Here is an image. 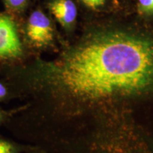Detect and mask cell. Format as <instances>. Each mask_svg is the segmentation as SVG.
I'll return each mask as SVG.
<instances>
[{
    "label": "cell",
    "mask_w": 153,
    "mask_h": 153,
    "mask_svg": "<svg viewBox=\"0 0 153 153\" xmlns=\"http://www.w3.org/2000/svg\"><path fill=\"white\" fill-rule=\"evenodd\" d=\"M87 8L92 9V10H97L101 7H104L106 0H79Z\"/></svg>",
    "instance_id": "cell-7"
},
{
    "label": "cell",
    "mask_w": 153,
    "mask_h": 153,
    "mask_svg": "<svg viewBox=\"0 0 153 153\" xmlns=\"http://www.w3.org/2000/svg\"><path fill=\"white\" fill-rule=\"evenodd\" d=\"M6 94H7L6 88L4 87V85H2L1 83H0V99H1L2 97H4Z\"/></svg>",
    "instance_id": "cell-9"
},
{
    "label": "cell",
    "mask_w": 153,
    "mask_h": 153,
    "mask_svg": "<svg viewBox=\"0 0 153 153\" xmlns=\"http://www.w3.org/2000/svg\"><path fill=\"white\" fill-rule=\"evenodd\" d=\"M22 54V44L15 22L8 15L0 14V58L14 59Z\"/></svg>",
    "instance_id": "cell-2"
},
{
    "label": "cell",
    "mask_w": 153,
    "mask_h": 153,
    "mask_svg": "<svg viewBox=\"0 0 153 153\" xmlns=\"http://www.w3.org/2000/svg\"><path fill=\"white\" fill-rule=\"evenodd\" d=\"M53 81L67 116L90 122L71 153H153V26L91 28L62 53Z\"/></svg>",
    "instance_id": "cell-1"
},
{
    "label": "cell",
    "mask_w": 153,
    "mask_h": 153,
    "mask_svg": "<svg viewBox=\"0 0 153 153\" xmlns=\"http://www.w3.org/2000/svg\"><path fill=\"white\" fill-rule=\"evenodd\" d=\"M6 7L9 10L15 11H22L26 7L28 0H3Z\"/></svg>",
    "instance_id": "cell-5"
},
{
    "label": "cell",
    "mask_w": 153,
    "mask_h": 153,
    "mask_svg": "<svg viewBox=\"0 0 153 153\" xmlns=\"http://www.w3.org/2000/svg\"><path fill=\"white\" fill-rule=\"evenodd\" d=\"M26 35L30 43L37 48L51 45L54 39V30L50 19L41 10L31 13L26 26Z\"/></svg>",
    "instance_id": "cell-3"
},
{
    "label": "cell",
    "mask_w": 153,
    "mask_h": 153,
    "mask_svg": "<svg viewBox=\"0 0 153 153\" xmlns=\"http://www.w3.org/2000/svg\"><path fill=\"white\" fill-rule=\"evenodd\" d=\"M48 8L61 26L66 30L71 29L77 16L73 0H52L48 4Z\"/></svg>",
    "instance_id": "cell-4"
},
{
    "label": "cell",
    "mask_w": 153,
    "mask_h": 153,
    "mask_svg": "<svg viewBox=\"0 0 153 153\" xmlns=\"http://www.w3.org/2000/svg\"><path fill=\"white\" fill-rule=\"evenodd\" d=\"M138 11L143 15H153V0H138Z\"/></svg>",
    "instance_id": "cell-6"
},
{
    "label": "cell",
    "mask_w": 153,
    "mask_h": 153,
    "mask_svg": "<svg viewBox=\"0 0 153 153\" xmlns=\"http://www.w3.org/2000/svg\"><path fill=\"white\" fill-rule=\"evenodd\" d=\"M0 153H17V149L11 143L0 140Z\"/></svg>",
    "instance_id": "cell-8"
}]
</instances>
